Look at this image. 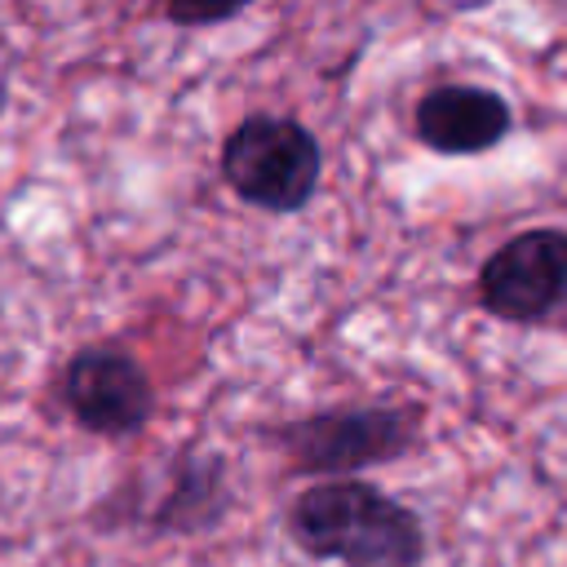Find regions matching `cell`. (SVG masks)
Here are the masks:
<instances>
[{
    "label": "cell",
    "instance_id": "obj_1",
    "mask_svg": "<svg viewBox=\"0 0 567 567\" xmlns=\"http://www.w3.org/2000/svg\"><path fill=\"white\" fill-rule=\"evenodd\" d=\"M288 540L337 567H421L425 523L412 505L368 478H319L288 501Z\"/></svg>",
    "mask_w": 567,
    "mask_h": 567
},
{
    "label": "cell",
    "instance_id": "obj_2",
    "mask_svg": "<svg viewBox=\"0 0 567 567\" xmlns=\"http://www.w3.org/2000/svg\"><path fill=\"white\" fill-rule=\"evenodd\" d=\"M425 403H341L270 430L292 474L354 478L359 470L390 465L421 443Z\"/></svg>",
    "mask_w": 567,
    "mask_h": 567
},
{
    "label": "cell",
    "instance_id": "obj_3",
    "mask_svg": "<svg viewBox=\"0 0 567 567\" xmlns=\"http://www.w3.org/2000/svg\"><path fill=\"white\" fill-rule=\"evenodd\" d=\"M221 177L248 208L301 213L319 190L323 151L301 120L252 111L221 142Z\"/></svg>",
    "mask_w": 567,
    "mask_h": 567
},
{
    "label": "cell",
    "instance_id": "obj_4",
    "mask_svg": "<svg viewBox=\"0 0 567 567\" xmlns=\"http://www.w3.org/2000/svg\"><path fill=\"white\" fill-rule=\"evenodd\" d=\"M478 306L501 323H545L567 306V230L527 226L492 248L474 275Z\"/></svg>",
    "mask_w": 567,
    "mask_h": 567
},
{
    "label": "cell",
    "instance_id": "obj_5",
    "mask_svg": "<svg viewBox=\"0 0 567 567\" xmlns=\"http://www.w3.org/2000/svg\"><path fill=\"white\" fill-rule=\"evenodd\" d=\"M58 394L75 425L97 439H133L155 416V381L120 341L80 346L58 372Z\"/></svg>",
    "mask_w": 567,
    "mask_h": 567
},
{
    "label": "cell",
    "instance_id": "obj_6",
    "mask_svg": "<svg viewBox=\"0 0 567 567\" xmlns=\"http://www.w3.org/2000/svg\"><path fill=\"white\" fill-rule=\"evenodd\" d=\"M412 128H416L421 146H430L439 155H483L509 137L514 111L496 89L439 84L416 102Z\"/></svg>",
    "mask_w": 567,
    "mask_h": 567
},
{
    "label": "cell",
    "instance_id": "obj_7",
    "mask_svg": "<svg viewBox=\"0 0 567 567\" xmlns=\"http://www.w3.org/2000/svg\"><path fill=\"white\" fill-rule=\"evenodd\" d=\"M230 505H235V492H230L226 461L217 452H186L182 461H173L168 487L159 492L146 523L159 536H199L221 527Z\"/></svg>",
    "mask_w": 567,
    "mask_h": 567
},
{
    "label": "cell",
    "instance_id": "obj_8",
    "mask_svg": "<svg viewBox=\"0 0 567 567\" xmlns=\"http://www.w3.org/2000/svg\"><path fill=\"white\" fill-rule=\"evenodd\" d=\"M252 0H164V18L173 27H217L244 13Z\"/></svg>",
    "mask_w": 567,
    "mask_h": 567
}]
</instances>
